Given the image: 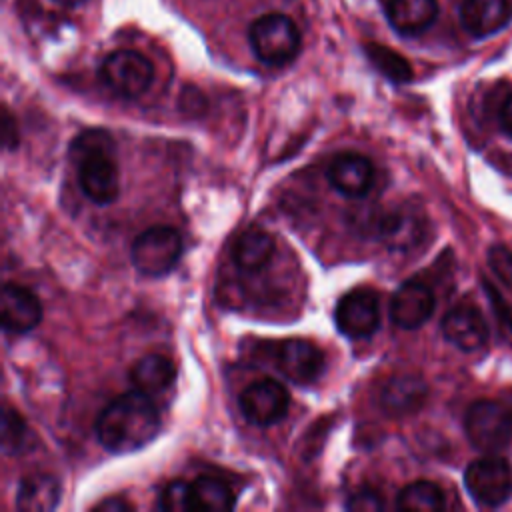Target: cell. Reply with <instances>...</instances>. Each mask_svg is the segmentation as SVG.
<instances>
[{
  "instance_id": "1f68e13d",
  "label": "cell",
  "mask_w": 512,
  "mask_h": 512,
  "mask_svg": "<svg viewBox=\"0 0 512 512\" xmlns=\"http://www.w3.org/2000/svg\"><path fill=\"white\" fill-rule=\"evenodd\" d=\"M498 118H500L502 130L512 138V94H508L506 100L502 102L500 112H498Z\"/></svg>"
},
{
  "instance_id": "3957f363",
  "label": "cell",
  "mask_w": 512,
  "mask_h": 512,
  "mask_svg": "<svg viewBox=\"0 0 512 512\" xmlns=\"http://www.w3.org/2000/svg\"><path fill=\"white\" fill-rule=\"evenodd\" d=\"M248 40L256 58L270 66H282L294 60L300 50L298 26L286 14H262L250 24Z\"/></svg>"
},
{
  "instance_id": "6da1fadb",
  "label": "cell",
  "mask_w": 512,
  "mask_h": 512,
  "mask_svg": "<svg viewBox=\"0 0 512 512\" xmlns=\"http://www.w3.org/2000/svg\"><path fill=\"white\" fill-rule=\"evenodd\" d=\"M98 442L114 452L126 454L144 448L154 440L160 428V416L150 400V394L140 390L116 396L98 414L96 420Z\"/></svg>"
},
{
  "instance_id": "7402d4cb",
  "label": "cell",
  "mask_w": 512,
  "mask_h": 512,
  "mask_svg": "<svg viewBox=\"0 0 512 512\" xmlns=\"http://www.w3.org/2000/svg\"><path fill=\"white\" fill-rule=\"evenodd\" d=\"M396 506L408 512H440L444 508V494L434 482L418 480L398 492Z\"/></svg>"
},
{
  "instance_id": "ffe728a7",
  "label": "cell",
  "mask_w": 512,
  "mask_h": 512,
  "mask_svg": "<svg viewBox=\"0 0 512 512\" xmlns=\"http://www.w3.org/2000/svg\"><path fill=\"white\" fill-rule=\"evenodd\" d=\"M176 378V366L162 354H146L138 358L130 370V380L136 390L144 394H158L172 386Z\"/></svg>"
},
{
  "instance_id": "5bb4252c",
  "label": "cell",
  "mask_w": 512,
  "mask_h": 512,
  "mask_svg": "<svg viewBox=\"0 0 512 512\" xmlns=\"http://www.w3.org/2000/svg\"><path fill=\"white\" fill-rule=\"evenodd\" d=\"M2 326L6 332L24 334L36 328L42 320V306L38 296L14 282L2 288Z\"/></svg>"
},
{
  "instance_id": "8fae6325",
  "label": "cell",
  "mask_w": 512,
  "mask_h": 512,
  "mask_svg": "<svg viewBox=\"0 0 512 512\" xmlns=\"http://www.w3.org/2000/svg\"><path fill=\"white\" fill-rule=\"evenodd\" d=\"M326 178L342 196L362 198L374 184V166L364 154L340 152L332 158Z\"/></svg>"
},
{
  "instance_id": "f1b7e54d",
  "label": "cell",
  "mask_w": 512,
  "mask_h": 512,
  "mask_svg": "<svg viewBox=\"0 0 512 512\" xmlns=\"http://www.w3.org/2000/svg\"><path fill=\"white\" fill-rule=\"evenodd\" d=\"M382 506H384V502L378 496V492L368 490V488L354 492L346 502V508L356 510V512H374V510H382Z\"/></svg>"
},
{
  "instance_id": "52a82bcc",
  "label": "cell",
  "mask_w": 512,
  "mask_h": 512,
  "mask_svg": "<svg viewBox=\"0 0 512 512\" xmlns=\"http://www.w3.org/2000/svg\"><path fill=\"white\" fill-rule=\"evenodd\" d=\"M464 486L478 504L500 506L512 494V466L498 456L478 458L466 468Z\"/></svg>"
},
{
  "instance_id": "ac0fdd59",
  "label": "cell",
  "mask_w": 512,
  "mask_h": 512,
  "mask_svg": "<svg viewBox=\"0 0 512 512\" xmlns=\"http://www.w3.org/2000/svg\"><path fill=\"white\" fill-rule=\"evenodd\" d=\"M436 16V0H388L386 4V18L390 26L404 36H416L428 30Z\"/></svg>"
},
{
  "instance_id": "9a60e30c",
  "label": "cell",
  "mask_w": 512,
  "mask_h": 512,
  "mask_svg": "<svg viewBox=\"0 0 512 512\" xmlns=\"http://www.w3.org/2000/svg\"><path fill=\"white\" fill-rule=\"evenodd\" d=\"M442 334L452 346H456L464 352H474L486 344L488 326L478 308L462 304V306L452 308L444 316Z\"/></svg>"
},
{
  "instance_id": "d4e9b609",
  "label": "cell",
  "mask_w": 512,
  "mask_h": 512,
  "mask_svg": "<svg viewBox=\"0 0 512 512\" xmlns=\"http://www.w3.org/2000/svg\"><path fill=\"white\" fill-rule=\"evenodd\" d=\"M26 436H28V428H26V422L22 420V416L16 410H12L10 406H6L4 416H2V450L6 454L20 452Z\"/></svg>"
},
{
  "instance_id": "8992f818",
  "label": "cell",
  "mask_w": 512,
  "mask_h": 512,
  "mask_svg": "<svg viewBox=\"0 0 512 512\" xmlns=\"http://www.w3.org/2000/svg\"><path fill=\"white\" fill-rule=\"evenodd\" d=\"M100 78L114 94L122 98H138L150 88L154 66L144 54L124 48L104 58Z\"/></svg>"
},
{
  "instance_id": "5b68a950",
  "label": "cell",
  "mask_w": 512,
  "mask_h": 512,
  "mask_svg": "<svg viewBox=\"0 0 512 512\" xmlns=\"http://www.w3.org/2000/svg\"><path fill=\"white\" fill-rule=\"evenodd\" d=\"M182 256V238L170 226H152L140 232L130 248L134 268L144 276L168 274Z\"/></svg>"
},
{
  "instance_id": "d6986e66",
  "label": "cell",
  "mask_w": 512,
  "mask_h": 512,
  "mask_svg": "<svg viewBox=\"0 0 512 512\" xmlns=\"http://www.w3.org/2000/svg\"><path fill=\"white\" fill-rule=\"evenodd\" d=\"M60 482L52 474L34 472L22 478L16 492V508L22 512H48L58 506Z\"/></svg>"
},
{
  "instance_id": "cb8c5ba5",
  "label": "cell",
  "mask_w": 512,
  "mask_h": 512,
  "mask_svg": "<svg viewBox=\"0 0 512 512\" xmlns=\"http://www.w3.org/2000/svg\"><path fill=\"white\" fill-rule=\"evenodd\" d=\"M366 54L374 64V68L382 72L386 78H390L392 82H408L412 78V68L408 60L398 52L380 44H368Z\"/></svg>"
},
{
  "instance_id": "277c9868",
  "label": "cell",
  "mask_w": 512,
  "mask_h": 512,
  "mask_svg": "<svg viewBox=\"0 0 512 512\" xmlns=\"http://www.w3.org/2000/svg\"><path fill=\"white\" fill-rule=\"evenodd\" d=\"M464 428L476 450L494 454L512 440V410L498 400H478L468 408Z\"/></svg>"
},
{
  "instance_id": "2e32d148",
  "label": "cell",
  "mask_w": 512,
  "mask_h": 512,
  "mask_svg": "<svg viewBox=\"0 0 512 512\" xmlns=\"http://www.w3.org/2000/svg\"><path fill=\"white\" fill-rule=\"evenodd\" d=\"M426 396H428V386L420 376L396 374L390 380H386V384L382 386L378 402L388 416L400 418L420 410L422 404L426 402Z\"/></svg>"
},
{
  "instance_id": "7c38bea8",
  "label": "cell",
  "mask_w": 512,
  "mask_h": 512,
  "mask_svg": "<svg viewBox=\"0 0 512 512\" xmlns=\"http://www.w3.org/2000/svg\"><path fill=\"white\" fill-rule=\"evenodd\" d=\"M434 292L420 280H406L390 300V318L404 330H416L434 312Z\"/></svg>"
},
{
  "instance_id": "d6a6232c",
  "label": "cell",
  "mask_w": 512,
  "mask_h": 512,
  "mask_svg": "<svg viewBox=\"0 0 512 512\" xmlns=\"http://www.w3.org/2000/svg\"><path fill=\"white\" fill-rule=\"evenodd\" d=\"M50 2H54V4H58V6H64V8H72V6L82 4L84 0H50Z\"/></svg>"
},
{
  "instance_id": "44dd1931",
  "label": "cell",
  "mask_w": 512,
  "mask_h": 512,
  "mask_svg": "<svg viewBox=\"0 0 512 512\" xmlns=\"http://www.w3.org/2000/svg\"><path fill=\"white\" fill-rule=\"evenodd\" d=\"M272 254L274 238L260 228L244 230L232 246V260L244 272H256L264 268L270 262Z\"/></svg>"
},
{
  "instance_id": "4dcf8cb0",
  "label": "cell",
  "mask_w": 512,
  "mask_h": 512,
  "mask_svg": "<svg viewBox=\"0 0 512 512\" xmlns=\"http://www.w3.org/2000/svg\"><path fill=\"white\" fill-rule=\"evenodd\" d=\"M94 508L102 510V512H124V510H132V504L120 496H114V498H106V500L98 502Z\"/></svg>"
},
{
  "instance_id": "4fadbf2b",
  "label": "cell",
  "mask_w": 512,
  "mask_h": 512,
  "mask_svg": "<svg viewBox=\"0 0 512 512\" xmlns=\"http://www.w3.org/2000/svg\"><path fill=\"white\" fill-rule=\"evenodd\" d=\"M374 228L382 242H386L392 250L408 252L424 240L426 220L412 208H398L376 218Z\"/></svg>"
},
{
  "instance_id": "f546056e",
  "label": "cell",
  "mask_w": 512,
  "mask_h": 512,
  "mask_svg": "<svg viewBox=\"0 0 512 512\" xmlns=\"http://www.w3.org/2000/svg\"><path fill=\"white\" fill-rule=\"evenodd\" d=\"M2 126H4V130H2V142H4V146H6L8 150L14 148V146H18V130L14 128V120H12V116H10L8 110H4Z\"/></svg>"
},
{
  "instance_id": "4316f807",
  "label": "cell",
  "mask_w": 512,
  "mask_h": 512,
  "mask_svg": "<svg viewBox=\"0 0 512 512\" xmlns=\"http://www.w3.org/2000/svg\"><path fill=\"white\" fill-rule=\"evenodd\" d=\"M488 266L494 272V276L500 280V284L512 292V252L502 244L490 246Z\"/></svg>"
},
{
  "instance_id": "7a4b0ae2",
  "label": "cell",
  "mask_w": 512,
  "mask_h": 512,
  "mask_svg": "<svg viewBox=\"0 0 512 512\" xmlns=\"http://www.w3.org/2000/svg\"><path fill=\"white\" fill-rule=\"evenodd\" d=\"M70 160L76 166L78 184L90 202L106 206L118 198L120 174L110 132L102 128L80 132L70 144Z\"/></svg>"
},
{
  "instance_id": "ba28073f",
  "label": "cell",
  "mask_w": 512,
  "mask_h": 512,
  "mask_svg": "<svg viewBox=\"0 0 512 512\" xmlns=\"http://www.w3.org/2000/svg\"><path fill=\"white\" fill-rule=\"evenodd\" d=\"M338 330L348 338H370L380 326V302L370 288H356L344 294L334 312Z\"/></svg>"
},
{
  "instance_id": "484cf974",
  "label": "cell",
  "mask_w": 512,
  "mask_h": 512,
  "mask_svg": "<svg viewBox=\"0 0 512 512\" xmlns=\"http://www.w3.org/2000/svg\"><path fill=\"white\" fill-rule=\"evenodd\" d=\"M160 508L166 512H188L194 510L192 482L174 480L160 494Z\"/></svg>"
},
{
  "instance_id": "30bf717a",
  "label": "cell",
  "mask_w": 512,
  "mask_h": 512,
  "mask_svg": "<svg viewBox=\"0 0 512 512\" xmlns=\"http://www.w3.org/2000/svg\"><path fill=\"white\" fill-rule=\"evenodd\" d=\"M276 366L294 384H310L324 370L322 350L302 338L284 340L276 352Z\"/></svg>"
},
{
  "instance_id": "603a6c76",
  "label": "cell",
  "mask_w": 512,
  "mask_h": 512,
  "mask_svg": "<svg viewBox=\"0 0 512 512\" xmlns=\"http://www.w3.org/2000/svg\"><path fill=\"white\" fill-rule=\"evenodd\" d=\"M194 510H230L234 508V494L228 484L212 476H200L192 482Z\"/></svg>"
},
{
  "instance_id": "e0dca14e",
  "label": "cell",
  "mask_w": 512,
  "mask_h": 512,
  "mask_svg": "<svg viewBox=\"0 0 512 512\" xmlns=\"http://www.w3.org/2000/svg\"><path fill=\"white\" fill-rule=\"evenodd\" d=\"M512 18L508 0H462L460 22L476 38H484L502 30Z\"/></svg>"
},
{
  "instance_id": "9c48e42d",
  "label": "cell",
  "mask_w": 512,
  "mask_h": 512,
  "mask_svg": "<svg viewBox=\"0 0 512 512\" xmlns=\"http://www.w3.org/2000/svg\"><path fill=\"white\" fill-rule=\"evenodd\" d=\"M238 404L250 424L272 426L286 416L290 396L276 380L260 378L242 390Z\"/></svg>"
},
{
  "instance_id": "83f0119b",
  "label": "cell",
  "mask_w": 512,
  "mask_h": 512,
  "mask_svg": "<svg viewBox=\"0 0 512 512\" xmlns=\"http://www.w3.org/2000/svg\"><path fill=\"white\" fill-rule=\"evenodd\" d=\"M482 288H484V294L488 296V300H490V304H492V312H494L498 324H500L504 330L512 332V306L504 300V296H502V294L494 288V284H490L488 280H482Z\"/></svg>"
}]
</instances>
